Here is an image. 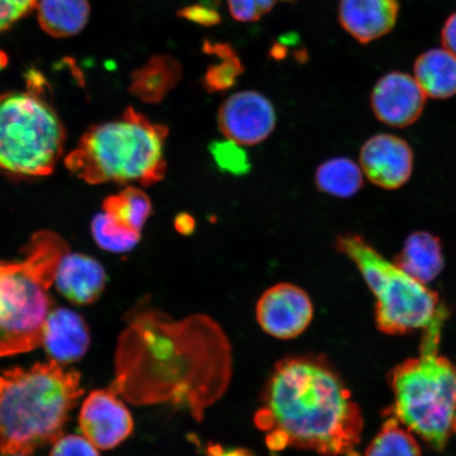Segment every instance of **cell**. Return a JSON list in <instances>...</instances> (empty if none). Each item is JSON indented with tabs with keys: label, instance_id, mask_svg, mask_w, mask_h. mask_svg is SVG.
<instances>
[{
	"label": "cell",
	"instance_id": "cell-1",
	"mask_svg": "<svg viewBox=\"0 0 456 456\" xmlns=\"http://www.w3.org/2000/svg\"><path fill=\"white\" fill-rule=\"evenodd\" d=\"M116 395L136 406L173 403L198 421L224 396L232 378V347L224 330L207 315L180 321L150 306L130 312L119 335Z\"/></svg>",
	"mask_w": 456,
	"mask_h": 456
},
{
	"label": "cell",
	"instance_id": "cell-2",
	"mask_svg": "<svg viewBox=\"0 0 456 456\" xmlns=\"http://www.w3.org/2000/svg\"><path fill=\"white\" fill-rule=\"evenodd\" d=\"M255 415L260 430H281L289 447L324 456L346 454L361 442L363 418L338 370L322 355L276 364Z\"/></svg>",
	"mask_w": 456,
	"mask_h": 456
},
{
	"label": "cell",
	"instance_id": "cell-3",
	"mask_svg": "<svg viewBox=\"0 0 456 456\" xmlns=\"http://www.w3.org/2000/svg\"><path fill=\"white\" fill-rule=\"evenodd\" d=\"M84 395L82 376L53 361L0 373V450L32 455L61 436Z\"/></svg>",
	"mask_w": 456,
	"mask_h": 456
},
{
	"label": "cell",
	"instance_id": "cell-4",
	"mask_svg": "<svg viewBox=\"0 0 456 456\" xmlns=\"http://www.w3.org/2000/svg\"><path fill=\"white\" fill-rule=\"evenodd\" d=\"M168 134L165 125L128 108L118 119L89 129L67 156L66 167L88 184L153 185L167 175L164 148Z\"/></svg>",
	"mask_w": 456,
	"mask_h": 456
},
{
	"label": "cell",
	"instance_id": "cell-5",
	"mask_svg": "<svg viewBox=\"0 0 456 456\" xmlns=\"http://www.w3.org/2000/svg\"><path fill=\"white\" fill-rule=\"evenodd\" d=\"M69 247L50 231L34 233L19 259H0V358L42 346L43 328L53 309L49 290Z\"/></svg>",
	"mask_w": 456,
	"mask_h": 456
},
{
	"label": "cell",
	"instance_id": "cell-6",
	"mask_svg": "<svg viewBox=\"0 0 456 456\" xmlns=\"http://www.w3.org/2000/svg\"><path fill=\"white\" fill-rule=\"evenodd\" d=\"M444 322L438 319L424 330L419 356L389 374L395 396L389 412L436 452L446 448L456 415V369L438 354Z\"/></svg>",
	"mask_w": 456,
	"mask_h": 456
},
{
	"label": "cell",
	"instance_id": "cell-7",
	"mask_svg": "<svg viewBox=\"0 0 456 456\" xmlns=\"http://www.w3.org/2000/svg\"><path fill=\"white\" fill-rule=\"evenodd\" d=\"M335 248L354 262L375 296V322L380 332L408 334L446 315L435 290L386 260L362 236L346 232L336 239Z\"/></svg>",
	"mask_w": 456,
	"mask_h": 456
},
{
	"label": "cell",
	"instance_id": "cell-8",
	"mask_svg": "<svg viewBox=\"0 0 456 456\" xmlns=\"http://www.w3.org/2000/svg\"><path fill=\"white\" fill-rule=\"evenodd\" d=\"M65 130L55 111L34 94L0 99V169L21 176L53 173Z\"/></svg>",
	"mask_w": 456,
	"mask_h": 456
},
{
	"label": "cell",
	"instance_id": "cell-9",
	"mask_svg": "<svg viewBox=\"0 0 456 456\" xmlns=\"http://www.w3.org/2000/svg\"><path fill=\"white\" fill-rule=\"evenodd\" d=\"M256 317L261 329L272 338L293 339L309 328L314 305L305 289L292 283H278L262 294Z\"/></svg>",
	"mask_w": 456,
	"mask_h": 456
},
{
	"label": "cell",
	"instance_id": "cell-10",
	"mask_svg": "<svg viewBox=\"0 0 456 456\" xmlns=\"http://www.w3.org/2000/svg\"><path fill=\"white\" fill-rule=\"evenodd\" d=\"M276 111L271 101L256 91H242L221 105L218 124L225 138L242 146L260 144L276 127Z\"/></svg>",
	"mask_w": 456,
	"mask_h": 456
},
{
	"label": "cell",
	"instance_id": "cell-11",
	"mask_svg": "<svg viewBox=\"0 0 456 456\" xmlns=\"http://www.w3.org/2000/svg\"><path fill=\"white\" fill-rule=\"evenodd\" d=\"M79 427L90 443L102 450L117 448L134 431V421L121 398L111 389L95 390L86 397Z\"/></svg>",
	"mask_w": 456,
	"mask_h": 456
},
{
	"label": "cell",
	"instance_id": "cell-12",
	"mask_svg": "<svg viewBox=\"0 0 456 456\" xmlns=\"http://www.w3.org/2000/svg\"><path fill=\"white\" fill-rule=\"evenodd\" d=\"M427 95L409 74L391 72L376 84L370 106L375 117L391 127L414 124L424 111Z\"/></svg>",
	"mask_w": 456,
	"mask_h": 456
},
{
	"label": "cell",
	"instance_id": "cell-13",
	"mask_svg": "<svg viewBox=\"0 0 456 456\" xmlns=\"http://www.w3.org/2000/svg\"><path fill=\"white\" fill-rule=\"evenodd\" d=\"M359 161L370 182L385 190H397L411 178L413 151L395 135L372 136L362 145Z\"/></svg>",
	"mask_w": 456,
	"mask_h": 456
},
{
	"label": "cell",
	"instance_id": "cell-14",
	"mask_svg": "<svg viewBox=\"0 0 456 456\" xmlns=\"http://www.w3.org/2000/svg\"><path fill=\"white\" fill-rule=\"evenodd\" d=\"M90 342V329L78 313L66 307L49 312L43 328L42 346L50 361L61 366L81 361Z\"/></svg>",
	"mask_w": 456,
	"mask_h": 456
},
{
	"label": "cell",
	"instance_id": "cell-15",
	"mask_svg": "<svg viewBox=\"0 0 456 456\" xmlns=\"http://www.w3.org/2000/svg\"><path fill=\"white\" fill-rule=\"evenodd\" d=\"M107 275L93 256L68 252L62 256L54 278V287L62 297L77 305H89L104 292Z\"/></svg>",
	"mask_w": 456,
	"mask_h": 456
},
{
	"label": "cell",
	"instance_id": "cell-16",
	"mask_svg": "<svg viewBox=\"0 0 456 456\" xmlns=\"http://www.w3.org/2000/svg\"><path fill=\"white\" fill-rule=\"evenodd\" d=\"M398 11L397 0H341L339 20L356 41L367 44L392 30Z\"/></svg>",
	"mask_w": 456,
	"mask_h": 456
},
{
	"label": "cell",
	"instance_id": "cell-17",
	"mask_svg": "<svg viewBox=\"0 0 456 456\" xmlns=\"http://www.w3.org/2000/svg\"><path fill=\"white\" fill-rule=\"evenodd\" d=\"M393 264L423 284L435 281L444 265L441 239L427 232L411 233Z\"/></svg>",
	"mask_w": 456,
	"mask_h": 456
},
{
	"label": "cell",
	"instance_id": "cell-18",
	"mask_svg": "<svg viewBox=\"0 0 456 456\" xmlns=\"http://www.w3.org/2000/svg\"><path fill=\"white\" fill-rule=\"evenodd\" d=\"M183 78L180 61L169 54L151 57L131 77L130 93L147 104H159Z\"/></svg>",
	"mask_w": 456,
	"mask_h": 456
},
{
	"label": "cell",
	"instance_id": "cell-19",
	"mask_svg": "<svg viewBox=\"0 0 456 456\" xmlns=\"http://www.w3.org/2000/svg\"><path fill=\"white\" fill-rule=\"evenodd\" d=\"M416 82L432 99L444 100L456 94V56L448 50L432 49L415 61Z\"/></svg>",
	"mask_w": 456,
	"mask_h": 456
},
{
	"label": "cell",
	"instance_id": "cell-20",
	"mask_svg": "<svg viewBox=\"0 0 456 456\" xmlns=\"http://www.w3.org/2000/svg\"><path fill=\"white\" fill-rule=\"evenodd\" d=\"M37 15L39 25L49 36L70 37L87 25L90 4L88 0H41Z\"/></svg>",
	"mask_w": 456,
	"mask_h": 456
},
{
	"label": "cell",
	"instance_id": "cell-21",
	"mask_svg": "<svg viewBox=\"0 0 456 456\" xmlns=\"http://www.w3.org/2000/svg\"><path fill=\"white\" fill-rule=\"evenodd\" d=\"M102 210L118 226L141 233L152 214L150 197L136 187H127L118 195L106 199Z\"/></svg>",
	"mask_w": 456,
	"mask_h": 456
},
{
	"label": "cell",
	"instance_id": "cell-22",
	"mask_svg": "<svg viewBox=\"0 0 456 456\" xmlns=\"http://www.w3.org/2000/svg\"><path fill=\"white\" fill-rule=\"evenodd\" d=\"M315 183L319 191L338 198L356 195L363 186L362 169L347 158H335L318 167Z\"/></svg>",
	"mask_w": 456,
	"mask_h": 456
},
{
	"label": "cell",
	"instance_id": "cell-23",
	"mask_svg": "<svg viewBox=\"0 0 456 456\" xmlns=\"http://www.w3.org/2000/svg\"><path fill=\"white\" fill-rule=\"evenodd\" d=\"M364 456H421V450L413 433L390 413Z\"/></svg>",
	"mask_w": 456,
	"mask_h": 456
},
{
	"label": "cell",
	"instance_id": "cell-24",
	"mask_svg": "<svg viewBox=\"0 0 456 456\" xmlns=\"http://www.w3.org/2000/svg\"><path fill=\"white\" fill-rule=\"evenodd\" d=\"M93 233L102 248L116 254L130 252L141 239V233L118 226L105 213L95 216Z\"/></svg>",
	"mask_w": 456,
	"mask_h": 456
},
{
	"label": "cell",
	"instance_id": "cell-25",
	"mask_svg": "<svg viewBox=\"0 0 456 456\" xmlns=\"http://www.w3.org/2000/svg\"><path fill=\"white\" fill-rule=\"evenodd\" d=\"M221 62L208 67L203 77V86L209 94L224 93L237 84L244 72V67L238 54L222 57Z\"/></svg>",
	"mask_w": 456,
	"mask_h": 456
},
{
	"label": "cell",
	"instance_id": "cell-26",
	"mask_svg": "<svg viewBox=\"0 0 456 456\" xmlns=\"http://www.w3.org/2000/svg\"><path fill=\"white\" fill-rule=\"evenodd\" d=\"M209 151L216 167L224 173L244 175L252 167L243 146L232 140L213 142L209 146Z\"/></svg>",
	"mask_w": 456,
	"mask_h": 456
},
{
	"label": "cell",
	"instance_id": "cell-27",
	"mask_svg": "<svg viewBox=\"0 0 456 456\" xmlns=\"http://www.w3.org/2000/svg\"><path fill=\"white\" fill-rule=\"evenodd\" d=\"M49 456H101L98 448L85 436H61L53 444Z\"/></svg>",
	"mask_w": 456,
	"mask_h": 456
},
{
	"label": "cell",
	"instance_id": "cell-28",
	"mask_svg": "<svg viewBox=\"0 0 456 456\" xmlns=\"http://www.w3.org/2000/svg\"><path fill=\"white\" fill-rule=\"evenodd\" d=\"M37 7V0H0V32L27 16Z\"/></svg>",
	"mask_w": 456,
	"mask_h": 456
},
{
	"label": "cell",
	"instance_id": "cell-29",
	"mask_svg": "<svg viewBox=\"0 0 456 456\" xmlns=\"http://www.w3.org/2000/svg\"><path fill=\"white\" fill-rule=\"evenodd\" d=\"M178 16L181 19H185L205 27L216 26L220 24L221 21V15L218 11L207 4H193L181 9Z\"/></svg>",
	"mask_w": 456,
	"mask_h": 456
},
{
	"label": "cell",
	"instance_id": "cell-30",
	"mask_svg": "<svg viewBox=\"0 0 456 456\" xmlns=\"http://www.w3.org/2000/svg\"><path fill=\"white\" fill-rule=\"evenodd\" d=\"M233 19L240 21H255L262 14L256 7V0H228Z\"/></svg>",
	"mask_w": 456,
	"mask_h": 456
},
{
	"label": "cell",
	"instance_id": "cell-31",
	"mask_svg": "<svg viewBox=\"0 0 456 456\" xmlns=\"http://www.w3.org/2000/svg\"><path fill=\"white\" fill-rule=\"evenodd\" d=\"M442 42L444 49L456 56V12L449 17L443 28Z\"/></svg>",
	"mask_w": 456,
	"mask_h": 456
},
{
	"label": "cell",
	"instance_id": "cell-32",
	"mask_svg": "<svg viewBox=\"0 0 456 456\" xmlns=\"http://www.w3.org/2000/svg\"><path fill=\"white\" fill-rule=\"evenodd\" d=\"M175 231L183 236H191L196 230V220L192 216L181 213L175 219Z\"/></svg>",
	"mask_w": 456,
	"mask_h": 456
},
{
	"label": "cell",
	"instance_id": "cell-33",
	"mask_svg": "<svg viewBox=\"0 0 456 456\" xmlns=\"http://www.w3.org/2000/svg\"><path fill=\"white\" fill-rule=\"evenodd\" d=\"M208 456H256L248 449H224L221 444H212L208 448Z\"/></svg>",
	"mask_w": 456,
	"mask_h": 456
},
{
	"label": "cell",
	"instance_id": "cell-34",
	"mask_svg": "<svg viewBox=\"0 0 456 456\" xmlns=\"http://www.w3.org/2000/svg\"><path fill=\"white\" fill-rule=\"evenodd\" d=\"M276 2L277 0H256V7H258L262 15L269 12Z\"/></svg>",
	"mask_w": 456,
	"mask_h": 456
},
{
	"label": "cell",
	"instance_id": "cell-35",
	"mask_svg": "<svg viewBox=\"0 0 456 456\" xmlns=\"http://www.w3.org/2000/svg\"><path fill=\"white\" fill-rule=\"evenodd\" d=\"M0 456H31V455L24 454V453H17V452H4V450H0Z\"/></svg>",
	"mask_w": 456,
	"mask_h": 456
},
{
	"label": "cell",
	"instance_id": "cell-36",
	"mask_svg": "<svg viewBox=\"0 0 456 456\" xmlns=\"http://www.w3.org/2000/svg\"><path fill=\"white\" fill-rule=\"evenodd\" d=\"M203 4L209 5V7H216L221 2V0H202Z\"/></svg>",
	"mask_w": 456,
	"mask_h": 456
},
{
	"label": "cell",
	"instance_id": "cell-37",
	"mask_svg": "<svg viewBox=\"0 0 456 456\" xmlns=\"http://www.w3.org/2000/svg\"><path fill=\"white\" fill-rule=\"evenodd\" d=\"M346 456H361V455H359L357 452H353V450H351V452H347L346 454Z\"/></svg>",
	"mask_w": 456,
	"mask_h": 456
},
{
	"label": "cell",
	"instance_id": "cell-38",
	"mask_svg": "<svg viewBox=\"0 0 456 456\" xmlns=\"http://www.w3.org/2000/svg\"><path fill=\"white\" fill-rule=\"evenodd\" d=\"M452 432L456 433V415H455V418H454L453 423H452Z\"/></svg>",
	"mask_w": 456,
	"mask_h": 456
},
{
	"label": "cell",
	"instance_id": "cell-39",
	"mask_svg": "<svg viewBox=\"0 0 456 456\" xmlns=\"http://www.w3.org/2000/svg\"><path fill=\"white\" fill-rule=\"evenodd\" d=\"M284 2H292V0H284Z\"/></svg>",
	"mask_w": 456,
	"mask_h": 456
}]
</instances>
